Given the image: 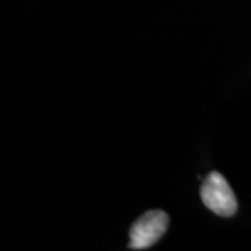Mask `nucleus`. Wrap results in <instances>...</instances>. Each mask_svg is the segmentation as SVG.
Returning a JSON list of instances; mask_svg holds the SVG:
<instances>
[{
	"label": "nucleus",
	"instance_id": "obj_1",
	"mask_svg": "<svg viewBox=\"0 0 251 251\" xmlns=\"http://www.w3.org/2000/svg\"><path fill=\"white\" fill-rule=\"evenodd\" d=\"M201 200L206 208L219 216H232L237 211L233 190L219 172H212L206 176L201 186Z\"/></svg>",
	"mask_w": 251,
	"mask_h": 251
},
{
	"label": "nucleus",
	"instance_id": "obj_2",
	"mask_svg": "<svg viewBox=\"0 0 251 251\" xmlns=\"http://www.w3.org/2000/svg\"><path fill=\"white\" fill-rule=\"evenodd\" d=\"M169 225V216L163 211H148L137 219L130 229V247L143 250L153 246L165 234Z\"/></svg>",
	"mask_w": 251,
	"mask_h": 251
}]
</instances>
